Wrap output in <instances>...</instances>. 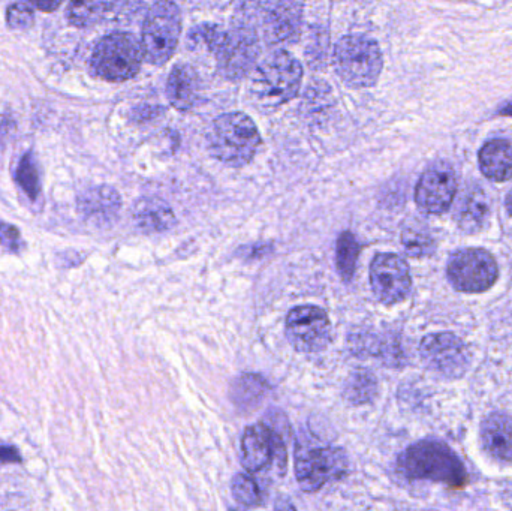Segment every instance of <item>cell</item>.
Listing matches in <instances>:
<instances>
[{
  "instance_id": "obj_1",
  "label": "cell",
  "mask_w": 512,
  "mask_h": 511,
  "mask_svg": "<svg viewBox=\"0 0 512 511\" xmlns=\"http://www.w3.org/2000/svg\"><path fill=\"white\" fill-rule=\"evenodd\" d=\"M399 470L412 480H432L453 489L465 488L468 471L459 456L439 441H420L406 449L399 458Z\"/></svg>"
},
{
  "instance_id": "obj_2",
  "label": "cell",
  "mask_w": 512,
  "mask_h": 511,
  "mask_svg": "<svg viewBox=\"0 0 512 511\" xmlns=\"http://www.w3.org/2000/svg\"><path fill=\"white\" fill-rule=\"evenodd\" d=\"M303 80L300 62L288 53H274L254 69L251 95L265 110H276L295 98Z\"/></svg>"
},
{
  "instance_id": "obj_3",
  "label": "cell",
  "mask_w": 512,
  "mask_h": 511,
  "mask_svg": "<svg viewBox=\"0 0 512 511\" xmlns=\"http://www.w3.org/2000/svg\"><path fill=\"white\" fill-rule=\"evenodd\" d=\"M209 143L219 161L231 167H243L254 159L261 137L248 114L228 113L216 119Z\"/></svg>"
},
{
  "instance_id": "obj_4",
  "label": "cell",
  "mask_w": 512,
  "mask_h": 511,
  "mask_svg": "<svg viewBox=\"0 0 512 511\" xmlns=\"http://www.w3.org/2000/svg\"><path fill=\"white\" fill-rule=\"evenodd\" d=\"M143 59V45L132 33L114 32L98 42L90 65L96 77L122 83L140 72Z\"/></svg>"
},
{
  "instance_id": "obj_5",
  "label": "cell",
  "mask_w": 512,
  "mask_h": 511,
  "mask_svg": "<svg viewBox=\"0 0 512 511\" xmlns=\"http://www.w3.org/2000/svg\"><path fill=\"white\" fill-rule=\"evenodd\" d=\"M337 74L352 87H372L384 66L381 48L366 36H345L334 50Z\"/></svg>"
},
{
  "instance_id": "obj_6",
  "label": "cell",
  "mask_w": 512,
  "mask_h": 511,
  "mask_svg": "<svg viewBox=\"0 0 512 511\" xmlns=\"http://www.w3.org/2000/svg\"><path fill=\"white\" fill-rule=\"evenodd\" d=\"M210 50L218 59V68L228 80H242L254 71L259 56V45L254 33L248 29L221 32L215 27L204 30Z\"/></svg>"
},
{
  "instance_id": "obj_7",
  "label": "cell",
  "mask_w": 512,
  "mask_h": 511,
  "mask_svg": "<svg viewBox=\"0 0 512 511\" xmlns=\"http://www.w3.org/2000/svg\"><path fill=\"white\" fill-rule=\"evenodd\" d=\"M182 33V12L171 0H159L150 8L143 24L144 59L152 65L167 63L179 45Z\"/></svg>"
},
{
  "instance_id": "obj_8",
  "label": "cell",
  "mask_w": 512,
  "mask_h": 511,
  "mask_svg": "<svg viewBox=\"0 0 512 511\" xmlns=\"http://www.w3.org/2000/svg\"><path fill=\"white\" fill-rule=\"evenodd\" d=\"M348 471V458L342 449L318 447L295 453V477L304 492H316L331 480L340 479Z\"/></svg>"
},
{
  "instance_id": "obj_9",
  "label": "cell",
  "mask_w": 512,
  "mask_h": 511,
  "mask_svg": "<svg viewBox=\"0 0 512 511\" xmlns=\"http://www.w3.org/2000/svg\"><path fill=\"white\" fill-rule=\"evenodd\" d=\"M498 275L495 258L484 249H462L448 263V279L462 293H484L495 284Z\"/></svg>"
},
{
  "instance_id": "obj_10",
  "label": "cell",
  "mask_w": 512,
  "mask_h": 511,
  "mask_svg": "<svg viewBox=\"0 0 512 511\" xmlns=\"http://www.w3.org/2000/svg\"><path fill=\"white\" fill-rule=\"evenodd\" d=\"M285 335L298 353H319L331 341L330 318L318 306H297L286 317Z\"/></svg>"
},
{
  "instance_id": "obj_11",
  "label": "cell",
  "mask_w": 512,
  "mask_h": 511,
  "mask_svg": "<svg viewBox=\"0 0 512 511\" xmlns=\"http://www.w3.org/2000/svg\"><path fill=\"white\" fill-rule=\"evenodd\" d=\"M370 287L379 302L391 306L402 302L411 293L409 266L396 254H378L370 264Z\"/></svg>"
},
{
  "instance_id": "obj_12",
  "label": "cell",
  "mask_w": 512,
  "mask_h": 511,
  "mask_svg": "<svg viewBox=\"0 0 512 511\" xmlns=\"http://www.w3.org/2000/svg\"><path fill=\"white\" fill-rule=\"evenodd\" d=\"M420 354L432 371L447 378L462 377L471 360L465 342L453 333L427 335L421 341Z\"/></svg>"
},
{
  "instance_id": "obj_13",
  "label": "cell",
  "mask_w": 512,
  "mask_h": 511,
  "mask_svg": "<svg viewBox=\"0 0 512 511\" xmlns=\"http://www.w3.org/2000/svg\"><path fill=\"white\" fill-rule=\"evenodd\" d=\"M457 192V177L453 168L445 162L433 165L424 171L415 189V201L424 212H447Z\"/></svg>"
},
{
  "instance_id": "obj_14",
  "label": "cell",
  "mask_w": 512,
  "mask_h": 511,
  "mask_svg": "<svg viewBox=\"0 0 512 511\" xmlns=\"http://www.w3.org/2000/svg\"><path fill=\"white\" fill-rule=\"evenodd\" d=\"M280 456L286 459L285 446L282 438L267 426L259 425L249 426L242 437V452L240 459L242 465L249 473H259L265 470L274 458Z\"/></svg>"
},
{
  "instance_id": "obj_15",
  "label": "cell",
  "mask_w": 512,
  "mask_h": 511,
  "mask_svg": "<svg viewBox=\"0 0 512 511\" xmlns=\"http://www.w3.org/2000/svg\"><path fill=\"white\" fill-rule=\"evenodd\" d=\"M77 206L78 212L87 222L104 227L116 221L122 207V198L111 186H93L81 192Z\"/></svg>"
},
{
  "instance_id": "obj_16",
  "label": "cell",
  "mask_w": 512,
  "mask_h": 511,
  "mask_svg": "<svg viewBox=\"0 0 512 511\" xmlns=\"http://www.w3.org/2000/svg\"><path fill=\"white\" fill-rule=\"evenodd\" d=\"M303 9L295 0L277 3L265 18V39L271 45H289L300 38Z\"/></svg>"
},
{
  "instance_id": "obj_17",
  "label": "cell",
  "mask_w": 512,
  "mask_h": 511,
  "mask_svg": "<svg viewBox=\"0 0 512 511\" xmlns=\"http://www.w3.org/2000/svg\"><path fill=\"white\" fill-rule=\"evenodd\" d=\"M135 225L146 234H159L176 227L177 219L170 204L162 198L144 197L132 209Z\"/></svg>"
},
{
  "instance_id": "obj_18",
  "label": "cell",
  "mask_w": 512,
  "mask_h": 511,
  "mask_svg": "<svg viewBox=\"0 0 512 511\" xmlns=\"http://www.w3.org/2000/svg\"><path fill=\"white\" fill-rule=\"evenodd\" d=\"M200 90V77L192 66H174L168 77L167 98L176 110H191L200 98Z\"/></svg>"
},
{
  "instance_id": "obj_19",
  "label": "cell",
  "mask_w": 512,
  "mask_h": 511,
  "mask_svg": "<svg viewBox=\"0 0 512 511\" xmlns=\"http://www.w3.org/2000/svg\"><path fill=\"white\" fill-rule=\"evenodd\" d=\"M481 440L487 452L502 462H512V419L507 414H493L481 426Z\"/></svg>"
},
{
  "instance_id": "obj_20",
  "label": "cell",
  "mask_w": 512,
  "mask_h": 511,
  "mask_svg": "<svg viewBox=\"0 0 512 511\" xmlns=\"http://www.w3.org/2000/svg\"><path fill=\"white\" fill-rule=\"evenodd\" d=\"M490 215V200L480 186H472L463 194L457 207L456 221L466 233H477Z\"/></svg>"
},
{
  "instance_id": "obj_21",
  "label": "cell",
  "mask_w": 512,
  "mask_h": 511,
  "mask_svg": "<svg viewBox=\"0 0 512 511\" xmlns=\"http://www.w3.org/2000/svg\"><path fill=\"white\" fill-rule=\"evenodd\" d=\"M480 168L487 179L507 182L512 179V143L492 140L484 144L478 155Z\"/></svg>"
},
{
  "instance_id": "obj_22",
  "label": "cell",
  "mask_w": 512,
  "mask_h": 511,
  "mask_svg": "<svg viewBox=\"0 0 512 511\" xmlns=\"http://www.w3.org/2000/svg\"><path fill=\"white\" fill-rule=\"evenodd\" d=\"M268 393V384L261 375L243 374L231 384L230 398L240 411H252L261 405Z\"/></svg>"
},
{
  "instance_id": "obj_23",
  "label": "cell",
  "mask_w": 512,
  "mask_h": 511,
  "mask_svg": "<svg viewBox=\"0 0 512 511\" xmlns=\"http://www.w3.org/2000/svg\"><path fill=\"white\" fill-rule=\"evenodd\" d=\"M113 3L114 0H71L66 17L72 26H93L111 11Z\"/></svg>"
},
{
  "instance_id": "obj_24",
  "label": "cell",
  "mask_w": 512,
  "mask_h": 511,
  "mask_svg": "<svg viewBox=\"0 0 512 511\" xmlns=\"http://www.w3.org/2000/svg\"><path fill=\"white\" fill-rule=\"evenodd\" d=\"M378 395V380L366 369H358L349 375L343 396L352 405L370 404Z\"/></svg>"
},
{
  "instance_id": "obj_25",
  "label": "cell",
  "mask_w": 512,
  "mask_h": 511,
  "mask_svg": "<svg viewBox=\"0 0 512 511\" xmlns=\"http://www.w3.org/2000/svg\"><path fill=\"white\" fill-rule=\"evenodd\" d=\"M361 252V245L357 237L351 231H343L337 239L336 245V266L343 281L348 284L352 281L357 269L358 255Z\"/></svg>"
},
{
  "instance_id": "obj_26",
  "label": "cell",
  "mask_w": 512,
  "mask_h": 511,
  "mask_svg": "<svg viewBox=\"0 0 512 511\" xmlns=\"http://www.w3.org/2000/svg\"><path fill=\"white\" fill-rule=\"evenodd\" d=\"M402 245L409 257L424 258L435 252V239L423 227H408L402 233Z\"/></svg>"
},
{
  "instance_id": "obj_27",
  "label": "cell",
  "mask_w": 512,
  "mask_h": 511,
  "mask_svg": "<svg viewBox=\"0 0 512 511\" xmlns=\"http://www.w3.org/2000/svg\"><path fill=\"white\" fill-rule=\"evenodd\" d=\"M15 180L30 200L35 201L38 198L41 192V180H39L38 167L32 153H26L20 159V164L15 171Z\"/></svg>"
},
{
  "instance_id": "obj_28",
  "label": "cell",
  "mask_w": 512,
  "mask_h": 511,
  "mask_svg": "<svg viewBox=\"0 0 512 511\" xmlns=\"http://www.w3.org/2000/svg\"><path fill=\"white\" fill-rule=\"evenodd\" d=\"M233 497L240 506L256 507L261 504L262 494L254 477L246 473H239L233 479Z\"/></svg>"
},
{
  "instance_id": "obj_29",
  "label": "cell",
  "mask_w": 512,
  "mask_h": 511,
  "mask_svg": "<svg viewBox=\"0 0 512 511\" xmlns=\"http://www.w3.org/2000/svg\"><path fill=\"white\" fill-rule=\"evenodd\" d=\"M35 21L32 8L26 3H14L6 9V23L12 29H27Z\"/></svg>"
},
{
  "instance_id": "obj_30",
  "label": "cell",
  "mask_w": 512,
  "mask_h": 511,
  "mask_svg": "<svg viewBox=\"0 0 512 511\" xmlns=\"http://www.w3.org/2000/svg\"><path fill=\"white\" fill-rule=\"evenodd\" d=\"M0 245L9 251H18L21 248V234L18 228L0 221Z\"/></svg>"
},
{
  "instance_id": "obj_31",
  "label": "cell",
  "mask_w": 512,
  "mask_h": 511,
  "mask_svg": "<svg viewBox=\"0 0 512 511\" xmlns=\"http://www.w3.org/2000/svg\"><path fill=\"white\" fill-rule=\"evenodd\" d=\"M23 461L15 447L0 446V464H20Z\"/></svg>"
},
{
  "instance_id": "obj_32",
  "label": "cell",
  "mask_w": 512,
  "mask_h": 511,
  "mask_svg": "<svg viewBox=\"0 0 512 511\" xmlns=\"http://www.w3.org/2000/svg\"><path fill=\"white\" fill-rule=\"evenodd\" d=\"M27 2L35 8L41 9V11L51 12L59 8L63 0H27Z\"/></svg>"
},
{
  "instance_id": "obj_33",
  "label": "cell",
  "mask_w": 512,
  "mask_h": 511,
  "mask_svg": "<svg viewBox=\"0 0 512 511\" xmlns=\"http://www.w3.org/2000/svg\"><path fill=\"white\" fill-rule=\"evenodd\" d=\"M499 114H501V116L512 117V102H511V104L505 105L504 108H501V111H499Z\"/></svg>"
},
{
  "instance_id": "obj_34",
  "label": "cell",
  "mask_w": 512,
  "mask_h": 511,
  "mask_svg": "<svg viewBox=\"0 0 512 511\" xmlns=\"http://www.w3.org/2000/svg\"><path fill=\"white\" fill-rule=\"evenodd\" d=\"M507 209H508V212H510L512 215V191L510 192V194H508V197H507Z\"/></svg>"
}]
</instances>
